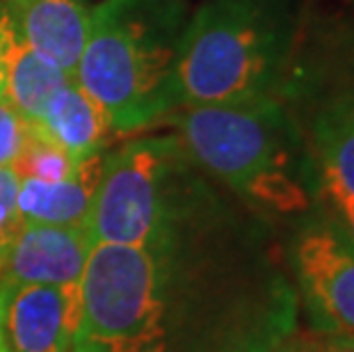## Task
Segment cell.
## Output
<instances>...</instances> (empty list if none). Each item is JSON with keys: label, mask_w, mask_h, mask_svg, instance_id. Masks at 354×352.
Segmentation results:
<instances>
[{"label": "cell", "mask_w": 354, "mask_h": 352, "mask_svg": "<svg viewBox=\"0 0 354 352\" xmlns=\"http://www.w3.org/2000/svg\"><path fill=\"white\" fill-rule=\"evenodd\" d=\"M302 0H206L176 62V108L286 101L297 85Z\"/></svg>", "instance_id": "cell-1"}, {"label": "cell", "mask_w": 354, "mask_h": 352, "mask_svg": "<svg viewBox=\"0 0 354 352\" xmlns=\"http://www.w3.org/2000/svg\"><path fill=\"white\" fill-rule=\"evenodd\" d=\"M165 117L192 165L250 206L272 215H302L311 208V156L286 101L190 106Z\"/></svg>", "instance_id": "cell-2"}, {"label": "cell", "mask_w": 354, "mask_h": 352, "mask_svg": "<svg viewBox=\"0 0 354 352\" xmlns=\"http://www.w3.org/2000/svg\"><path fill=\"white\" fill-rule=\"evenodd\" d=\"M187 0H101L76 80L117 133L140 131L176 110V62L190 24Z\"/></svg>", "instance_id": "cell-3"}, {"label": "cell", "mask_w": 354, "mask_h": 352, "mask_svg": "<svg viewBox=\"0 0 354 352\" xmlns=\"http://www.w3.org/2000/svg\"><path fill=\"white\" fill-rule=\"evenodd\" d=\"M190 158L176 136L142 138L103 156L89 215L94 243L167 247L192 211Z\"/></svg>", "instance_id": "cell-4"}, {"label": "cell", "mask_w": 354, "mask_h": 352, "mask_svg": "<svg viewBox=\"0 0 354 352\" xmlns=\"http://www.w3.org/2000/svg\"><path fill=\"white\" fill-rule=\"evenodd\" d=\"M174 243L131 247L94 243L80 279L73 352H169L165 272Z\"/></svg>", "instance_id": "cell-5"}, {"label": "cell", "mask_w": 354, "mask_h": 352, "mask_svg": "<svg viewBox=\"0 0 354 352\" xmlns=\"http://www.w3.org/2000/svg\"><path fill=\"white\" fill-rule=\"evenodd\" d=\"M292 268L313 329L354 339V245L325 208L299 229Z\"/></svg>", "instance_id": "cell-6"}, {"label": "cell", "mask_w": 354, "mask_h": 352, "mask_svg": "<svg viewBox=\"0 0 354 352\" xmlns=\"http://www.w3.org/2000/svg\"><path fill=\"white\" fill-rule=\"evenodd\" d=\"M80 288L0 281V352H73Z\"/></svg>", "instance_id": "cell-7"}, {"label": "cell", "mask_w": 354, "mask_h": 352, "mask_svg": "<svg viewBox=\"0 0 354 352\" xmlns=\"http://www.w3.org/2000/svg\"><path fill=\"white\" fill-rule=\"evenodd\" d=\"M92 247L89 229L26 224L0 263V281L80 288Z\"/></svg>", "instance_id": "cell-8"}, {"label": "cell", "mask_w": 354, "mask_h": 352, "mask_svg": "<svg viewBox=\"0 0 354 352\" xmlns=\"http://www.w3.org/2000/svg\"><path fill=\"white\" fill-rule=\"evenodd\" d=\"M304 140L315 190H341L354 197V73L336 80L315 101Z\"/></svg>", "instance_id": "cell-9"}, {"label": "cell", "mask_w": 354, "mask_h": 352, "mask_svg": "<svg viewBox=\"0 0 354 352\" xmlns=\"http://www.w3.org/2000/svg\"><path fill=\"white\" fill-rule=\"evenodd\" d=\"M0 10L21 41L76 78L89 30L82 0H3Z\"/></svg>", "instance_id": "cell-10"}, {"label": "cell", "mask_w": 354, "mask_h": 352, "mask_svg": "<svg viewBox=\"0 0 354 352\" xmlns=\"http://www.w3.org/2000/svg\"><path fill=\"white\" fill-rule=\"evenodd\" d=\"M30 126L78 163L103 154L110 133L115 131L108 112L78 85L76 78L55 92L39 122Z\"/></svg>", "instance_id": "cell-11"}, {"label": "cell", "mask_w": 354, "mask_h": 352, "mask_svg": "<svg viewBox=\"0 0 354 352\" xmlns=\"http://www.w3.org/2000/svg\"><path fill=\"white\" fill-rule=\"evenodd\" d=\"M103 156L82 160L78 176L66 181L44 183L32 178H21L19 211L26 224L35 227H76L87 229L92 215L94 194L99 188Z\"/></svg>", "instance_id": "cell-12"}, {"label": "cell", "mask_w": 354, "mask_h": 352, "mask_svg": "<svg viewBox=\"0 0 354 352\" xmlns=\"http://www.w3.org/2000/svg\"><path fill=\"white\" fill-rule=\"evenodd\" d=\"M5 62V99L26 124L39 122L55 92H59L69 80H73L57 64H53L50 59L39 55L28 44L21 41L14 35L12 26L10 35H7Z\"/></svg>", "instance_id": "cell-13"}, {"label": "cell", "mask_w": 354, "mask_h": 352, "mask_svg": "<svg viewBox=\"0 0 354 352\" xmlns=\"http://www.w3.org/2000/svg\"><path fill=\"white\" fill-rule=\"evenodd\" d=\"M80 165L82 163L73 160L64 149L53 145L48 138H44L41 133L26 124V142L10 167L17 172L19 178L55 183L78 176Z\"/></svg>", "instance_id": "cell-14"}, {"label": "cell", "mask_w": 354, "mask_h": 352, "mask_svg": "<svg viewBox=\"0 0 354 352\" xmlns=\"http://www.w3.org/2000/svg\"><path fill=\"white\" fill-rule=\"evenodd\" d=\"M21 178L12 167H0V263L24 231L26 222L19 211Z\"/></svg>", "instance_id": "cell-15"}, {"label": "cell", "mask_w": 354, "mask_h": 352, "mask_svg": "<svg viewBox=\"0 0 354 352\" xmlns=\"http://www.w3.org/2000/svg\"><path fill=\"white\" fill-rule=\"evenodd\" d=\"M274 352H354V339L322 329H306L281 341Z\"/></svg>", "instance_id": "cell-16"}, {"label": "cell", "mask_w": 354, "mask_h": 352, "mask_svg": "<svg viewBox=\"0 0 354 352\" xmlns=\"http://www.w3.org/2000/svg\"><path fill=\"white\" fill-rule=\"evenodd\" d=\"M26 142V122L12 106L0 112V167H10Z\"/></svg>", "instance_id": "cell-17"}, {"label": "cell", "mask_w": 354, "mask_h": 352, "mask_svg": "<svg viewBox=\"0 0 354 352\" xmlns=\"http://www.w3.org/2000/svg\"><path fill=\"white\" fill-rule=\"evenodd\" d=\"M318 194V201L322 204V208L331 215L348 241L354 245V197L348 192H341V190H325V188H318L315 190Z\"/></svg>", "instance_id": "cell-18"}, {"label": "cell", "mask_w": 354, "mask_h": 352, "mask_svg": "<svg viewBox=\"0 0 354 352\" xmlns=\"http://www.w3.org/2000/svg\"><path fill=\"white\" fill-rule=\"evenodd\" d=\"M7 35H10V21L0 10V99H5V82H7V62H5V46Z\"/></svg>", "instance_id": "cell-19"}, {"label": "cell", "mask_w": 354, "mask_h": 352, "mask_svg": "<svg viewBox=\"0 0 354 352\" xmlns=\"http://www.w3.org/2000/svg\"><path fill=\"white\" fill-rule=\"evenodd\" d=\"M352 3H354V0H352Z\"/></svg>", "instance_id": "cell-20"}]
</instances>
